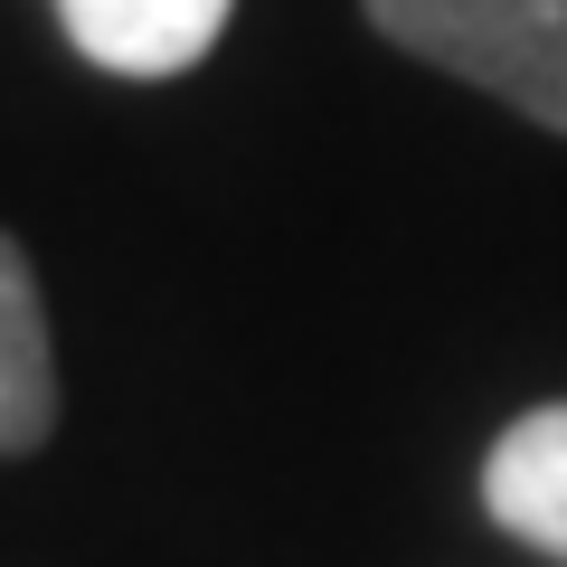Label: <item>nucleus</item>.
Listing matches in <instances>:
<instances>
[{"label": "nucleus", "mask_w": 567, "mask_h": 567, "mask_svg": "<svg viewBox=\"0 0 567 567\" xmlns=\"http://www.w3.org/2000/svg\"><path fill=\"white\" fill-rule=\"evenodd\" d=\"M360 10L388 48L567 133V0H360Z\"/></svg>", "instance_id": "1"}, {"label": "nucleus", "mask_w": 567, "mask_h": 567, "mask_svg": "<svg viewBox=\"0 0 567 567\" xmlns=\"http://www.w3.org/2000/svg\"><path fill=\"white\" fill-rule=\"evenodd\" d=\"M237 0H58L76 58H95L104 76H189L218 48Z\"/></svg>", "instance_id": "2"}, {"label": "nucleus", "mask_w": 567, "mask_h": 567, "mask_svg": "<svg viewBox=\"0 0 567 567\" xmlns=\"http://www.w3.org/2000/svg\"><path fill=\"white\" fill-rule=\"evenodd\" d=\"M483 511L539 558H567V398L529 406L520 425H502V445L483 464Z\"/></svg>", "instance_id": "3"}, {"label": "nucleus", "mask_w": 567, "mask_h": 567, "mask_svg": "<svg viewBox=\"0 0 567 567\" xmlns=\"http://www.w3.org/2000/svg\"><path fill=\"white\" fill-rule=\"evenodd\" d=\"M58 435V350H48V303L20 237L0 227V454H39Z\"/></svg>", "instance_id": "4"}]
</instances>
